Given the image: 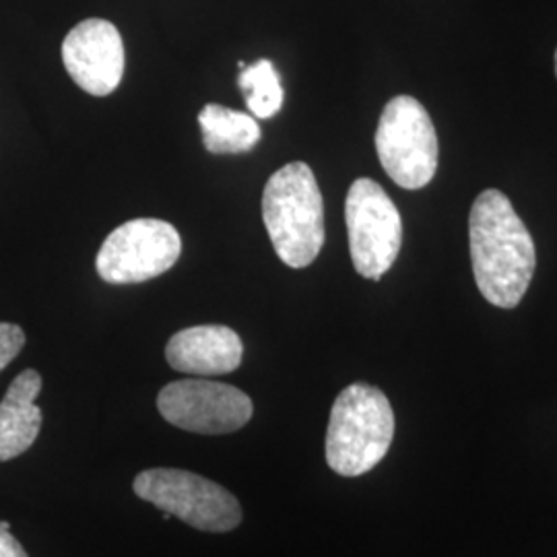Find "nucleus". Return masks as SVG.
Segmentation results:
<instances>
[{
  "instance_id": "f257e3e1",
  "label": "nucleus",
  "mask_w": 557,
  "mask_h": 557,
  "mask_svg": "<svg viewBox=\"0 0 557 557\" xmlns=\"http://www.w3.org/2000/svg\"><path fill=\"white\" fill-rule=\"evenodd\" d=\"M469 244L479 292L492 306L517 308L537 267L535 242L512 202L496 188L479 195L469 218Z\"/></svg>"
},
{
  "instance_id": "f03ea898",
  "label": "nucleus",
  "mask_w": 557,
  "mask_h": 557,
  "mask_svg": "<svg viewBox=\"0 0 557 557\" xmlns=\"http://www.w3.org/2000/svg\"><path fill=\"white\" fill-rule=\"evenodd\" d=\"M262 220L278 259L310 267L324 246V202L312 168L294 161L277 170L262 193Z\"/></svg>"
},
{
  "instance_id": "7ed1b4c3",
  "label": "nucleus",
  "mask_w": 557,
  "mask_h": 557,
  "mask_svg": "<svg viewBox=\"0 0 557 557\" xmlns=\"http://www.w3.org/2000/svg\"><path fill=\"white\" fill-rule=\"evenodd\" d=\"M395 438V413L388 397L372 384L343 388L331 409L326 462L343 478H359L386 457Z\"/></svg>"
},
{
  "instance_id": "20e7f679",
  "label": "nucleus",
  "mask_w": 557,
  "mask_h": 557,
  "mask_svg": "<svg viewBox=\"0 0 557 557\" xmlns=\"http://www.w3.org/2000/svg\"><path fill=\"white\" fill-rule=\"evenodd\" d=\"M380 163L400 188L419 190L438 170V135L428 110L411 96L386 103L376 131Z\"/></svg>"
},
{
  "instance_id": "39448f33",
  "label": "nucleus",
  "mask_w": 557,
  "mask_h": 557,
  "mask_svg": "<svg viewBox=\"0 0 557 557\" xmlns=\"http://www.w3.org/2000/svg\"><path fill=\"white\" fill-rule=\"evenodd\" d=\"M133 487L140 499L205 533H227L242 522L238 499L220 483L190 471L147 469Z\"/></svg>"
},
{
  "instance_id": "423d86ee",
  "label": "nucleus",
  "mask_w": 557,
  "mask_h": 557,
  "mask_svg": "<svg viewBox=\"0 0 557 557\" xmlns=\"http://www.w3.org/2000/svg\"><path fill=\"white\" fill-rule=\"evenodd\" d=\"M345 221L356 271L380 281L395 264L403 244V220L395 202L379 182L356 180L345 200Z\"/></svg>"
},
{
  "instance_id": "0eeeda50",
  "label": "nucleus",
  "mask_w": 557,
  "mask_h": 557,
  "mask_svg": "<svg viewBox=\"0 0 557 557\" xmlns=\"http://www.w3.org/2000/svg\"><path fill=\"white\" fill-rule=\"evenodd\" d=\"M178 230L161 220L122 223L103 239L96 269L106 283L131 285L168 273L180 259Z\"/></svg>"
},
{
  "instance_id": "6e6552de",
  "label": "nucleus",
  "mask_w": 557,
  "mask_h": 557,
  "mask_svg": "<svg viewBox=\"0 0 557 557\" xmlns=\"http://www.w3.org/2000/svg\"><path fill=\"white\" fill-rule=\"evenodd\" d=\"M161 418L193 434H232L252 418V400L236 386L213 380L188 379L161 388Z\"/></svg>"
},
{
  "instance_id": "1a4fd4ad",
  "label": "nucleus",
  "mask_w": 557,
  "mask_h": 557,
  "mask_svg": "<svg viewBox=\"0 0 557 557\" xmlns=\"http://www.w3.org/2000/svg\"><path fill=\"white\" fill-rule=\"evenodd\" d=\"M62 62L71 79L91 96H110L124 75V41L106 20H85L62 41Z\"/></svg>"
},
{
  "instance_id": "9d476101",
  "label": "nucleus",
  "mask_w": 557,
  "mask_h": 557,
  "mask_svg": "<svg viewBox=\"0 0 557 557\" xmlns=\"http://www.w3.org/2000/svg\"><path fill=\"white\" fill-rule=\"evenodd\" d=\"M244 345L236 331L221 324L190 326L176 333L165 347L168 363L182 374L221 376L238 370Z\"/></svg>"
},
{
  "instance_id": "9b49d317",
  "label": "nucleus",
  "mask_w": 557,
  "mask_h": 557,
  "mask_svg": "<svg viewBox=\"0 0 557 557\" xmlns=\"http://www.w3.org/2000/svg\"><path fill=\"white\" fill-rule=\"evenodd\" d=\"M40 393V374L25 370L0 400V462L21 457L34 446L41 430V409L36 405Z\"/></svg>"
},
{
  "instance_id": "f8f14e48",
  "label": "nucleus",
  "mask_w": 557,
  "mask_h": 557,
  "mask_svg": "<svg viewBox=\"0 0 557 557\" xmlns=\"http://www.w3.org/2000/svg\"><path fill=\"white\" fill-rule=\"evenodd\" d=\"M205 149L213 156H239L248 153L260 140L257 119L244 112L207 103L199 114Z\"/></svg>"
},
{
  "instance_id": "ddd939ff",
  "label": "nucleus",
  "mask_w": 557,
  "mask_h": 557,
  "mask_svg": "<svg viewBox=\"0 0 557 557\" xmlns=\"http://www.w3.org/2000/svg\"><path fill=\"white\" fill-rule=\"evenodd\" d=\"M238 83L244 101L255 119H273L278 114L283 106V87L271 60L262 59L244 66Z\"/></svg>"
},
{
  "instance_id": "4468645a",
  "label": "nucleus",
  "mask_w": 557,
  "mask_h": 557,
  "mask_svg": "<svg viewBox=\"0 0 557 557\" xmlns=\"http://www.w3.org/2000/svg\"><path fill=\"white\" fill-rule=\"evenodd\" d=\"M25 345V333L17 324L0 322V372L17 358Z\"/></svg>"
},
{
  "instance_id": "2eb2a0df",
  "label": "nucleus",
  "mask_w": 557,
  "mask_h": 557,
  "mask_svg": "<svg viewBox=\"0 0 557 557\" xmlns=\"http://www.w3.org/2000/svg\"><path fill=\"white\" fill-rule=\"evenodd\" d=\"M0 557H27L20 541L4 529H0Z\"/></svg>"
},
{
  "instance_id": "dca6fc26",
  "label": "nucleus",
  "mask_w": 557,
  "mask_h": 557,
  "mask_svg": "<svg viewBox=\"0 0 557 557\" xmlns=\"http://www.w3.org/2000/svg\"><path fill=\"white\" fill-rule=\"evenodd\" d=\"M0 529H4V531H11V524H9L7 520H2V522H0Z\"/></svg>"
},
{
  "instance_id": "f3484780",
  "label": "nucleus",
  "mask_w": 557,
  "mask_h": 557,
  "mask_svg": "<svg viewBox=\"0 0 557 557\" xmlns=\"http://www.w3.org/2000/svg\"><path fill=\"white\" fill-rule=\"evenodd\" d=\"M556 73H557V50H556Z\"/></svg>"
}]
</instances>
